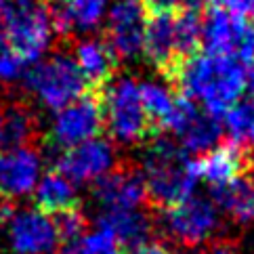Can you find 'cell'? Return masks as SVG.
Wrapping results in <instances>:
<instances>
[{"label":"cell","instance_id":"obj_8","mask_svg":"<svg viewBox=\"0 0 254 254\" xmlns=\"http://www.w3.org/2000/svg\"><path fill=\"white\" fill-rule=\"evenodd\" d=\"M103 130L101 101L93 95H82L74 103L55 112L49 124V139L61 151L78 147L90 139H97Z\"/></svg>","mask_w":254,"mask_h":254},{"label":"cell","instance_id":"obj_2","mask_svg":"<svg viewBox=\"0 0 254 254\" xmlns=\"http://www.w3.org/2000/svg\"><path fill=\"white\" fill-rule=\"evenodd\" d=\"M139 175L145 185V195L156 206H162V210L193 195L199 181L195 160L168 137H153L145 145Z\"/></svg>","mask_w":254,"mask_h":254},{"label":"cell","instance_id":"obj_18","mask_svg":"<svg viewBox=\"0 0 254 254\" xmlns=\"http://www.w3.org/2000/svg\"><path fill=\"white\" fill-rule=\"evenodd\" d=\"M110 0H59L53 8L55 30L63 36L76 32H93L105 21Z\"/></svg>","mask_w":254,"mask_h":254},{"label":"cell","instance_id":"obj_26","mask_svg":"<svg viewBox=\"0 0 254 254\" xmlns=\"http://www.w3.org/2000/svg\"><path fill=\"white\" fill-rule=\"evenodd\" d=\"M59 254H122V250H120V244L110 233L97 229V231L84 233L74 244H67Z\"/></svg>","mask_w":254,"mask_h":254},{"label":"cell","instance_id":"obj_25","mask_svg":"<svg viewBox=\"0 0 254 254\" xmlns=\"http://www.w3.org/2000/svg\"><path fill=\"white\" fill-rule=\"evenodd\" d=\"M177 23V40H179V53L181 59H189L195 55L197 47L202 44V17L193 8H185L181 13H175Z\"/></svg>","mask_w":254,"mask_h":254},{"label":"cell","instance_id":"obj_23","mask_svg":"<svg viewBox=\"0 0 254 254\" xmlns=\"http://www.w3.org/2000/svg\"><path fill=\"white\" fill-rule=\"evenodd\" d=\"M36 134V116L25 105H8L2 112V145L21 147L30 145Z\"/></svg>","mask_w":254,"mask_h":254},{"label":"cell","instance_id":"obj_29","mask_svg":"<svg viewBox=\"0 0 254 254\" xmlns=\"http://www.w3.org/2000/svg\"><path fill=\"white\" fill-rule=\"evenodd\" d=\"M216 8L235 17H248L254 13V0H216Z\"/></svg>","mask_w":254,"mask_h":254},{"label":"cell","instance_id":"obj_27","mask_svg":"<svg viewBox=\"0 0 254 254\" xmlns=\"http://www.w3.org/2000/svg\"><path fill=\"white\" fill-rule=\"evenodd\" d=\"M25 63L17 53L11 49V44H8L2 36H0V82L4 84H13L17 80H21L25 76Z\"/></svg>","mask_w":254,"mask_h":254},{"label":"cell","instance_id":"obj_7","mask_svg":"<svg viewBox=\"0 0 254 254\" xmlns=\"http://www.w3.org/2000/svg\"><path fill=\"white\" fill-rule=\"evenodd\" d=\"M202 47L210 55L229 57L244 63L254 61V25L246 17H235L210 8L202 19Z\"/></svg>","mask_w":254,"mask_h":254},{"label":"cell","instance_id":"obj_12","mask_svg":"<svg viewBox=\"0 0 254 254\" xmlns=\"http://www.w3.org/2000/svg\"><path fill=\"white\" fill-rule=\"evenodd\" d=\"M118 151L110 139L97 137L78 147L61 151L57 156L55 170L67 177L71 183H97L99 179L116 168Z\"/></svg>","mask_w":254,"mask_h":254},{"label":"cell","instance_id":"obj_14","mask_svg":"<svg viewBox=\"0 0 254 254\" xmlns=\"http://www.w3.org/2000/svg\"><path fill=\"white\" fill-rule=\"evenodd\" d=\"M93 197L103 210H137L147 195L139 170L116 166L93 185Z\"/></svg>","mask_w":254,"mask_h":254},{"label":"cell","instance_id":"obj_6","mask_svg":"<svg viewBox=\"0 0 254 254\" xmlns=\"http://www.w3.org/2000/svg\"><path fill=\"white\" fill-rule=\"evenodd\" d=\"M160 227L170 240L185 248H197L221 229V210L206 195H189L160 212Z\"/></svg>","mask_w":254,"mask_h":254},{"label":"cell","instance_id":"obj_5","mask_svg":"<svg viewBox=\"0 0 254 254\" xmlns=\"http://www.w3.org/2000/svg\"><path fill=\"white\" fill-rule=\"evenodd\" d=\"M103 128L120 145H137L147 139L149 118L143 110L139 82L130 76H118L105 84L101 97Z\"/></svg>","mask_w":254,"mask_h":254},{"label":"cell","instance_id":"obj_36","mask_svg":"<svg viewBox=\"0 0 254 254\" xmlns=\"http://www.w3.org/2000/svg\"><path fill=\"white\" fill-rule=\"evenodd\" d=\"M0 145H2V112H0Z\"/></svg>","mask_w":254,"mask_h":254},{"label":"cell","instance_id":"obj_30","mask_svg":"<svg viewBox=\"0 0 254 254\" xmlns=\"http://www.w3.org/2000/svg\"><path fill=\"white\" fill-rule=\"evenodd\" d=\"M181 4V0H143V6L151 13H172Z\"/></svg>","mask_w":254,"mask_h":254},{"label":"cell","instance_id":"obj_24","mask_svg":"<svg viewBox=\"0 0 254 254\" xmlns=\"http://www.w3.org/2000/svg\"><path fill=\"white\" fill-rule=\"evenodd\" d=\"M223 128L229 134L231 143L238 147L254 143V99H244L235 103L223 116Z\"/></svg>","mask_w":254,"mask_h":254},{"label":"cell","instance_id":"obj_19","mask_svg":"<svg viewBox=\"0 0 254 254\" xmlns=\"http://www.w3.org/2000/svg\"><path fill=\"white\" fill-rule=\"evenodd\" d=\"M71 57H74L80 74L84 76L86 84H107L114 80L118 59L105 40L93 38V36L78 40Z\"/></svg>","mask_w":254,"mask_h":254},{"label":"cell","instance_id":"obj_21","mask_svg":"<svg viewBox=\"0 0 254 254\" xmlns=\"http://www.w3.org/2000/svg\"><path fill=\"white\" fill-rule=\"evenodd\" d=\"M212 202L235 223L254 221V177L242 175L231 183L212 189Z\"/></svg>","mask_w":254,"mask_h":254},{"label":"cell","instance_id":"obj_9","mask_svg":"<svg viewBox=\"0 0 254 254\" xmlns=\"http://www.w3.org/2000/svg\"><path fill=\"white\" fill-rule=\"evenodd\" d=\"M164 128L172 132L175 141L187 153H199V156L214 149L223 134L221 120L206 114L197 103L185 97H177L175 112L168 118Z\"/></svg>","mask_w":254,"mask_h":254},{"label":"cell","instance_id":"obj_13","mask_svg":"<svg viewBox=\"0 0 254 254\" xmlns=\"http://www.w3.org/2000/svg\"><path fill=\"white\" fill-rule=\"evenodd\" d=\"M42 175V156L32 145L0 151V195L8 202L32 195Z\"/></svg>","mask_w":254,"mask_h":254},{"label":"cell","instance_id":"obj_34","mask_svg":"<svg viewBox=\"0 0 254 254\" xmlns=\"http://www.w3.org/2000/svg\"><path fill=\"white\" fill-rule=\"evenodd\" d=\"M185 2L189 4V8H193V11H195V8H199V6L208 4V2H210V0H185Z\"/></svg>","mask_w":254,"mask_h":254},{"label":"cell","instance_id":"obj_22","mask_svg":"<svg viewBox=\"0 0 254 254\" xmlns=\"http://www.w3.org/2000/svg\"><path fill=\"white\" fill-rule=\"evenodd\" d=\"M139 93H141V103L143 110L147 114L149 122H158L162 128L168 122V118L175 112L177 97L170 90V86L162 80H143L139 82Z\"/></svg>","mask_w":254,"mask_h":254},{"label":"cell","instance_id":"obj_3","mask_svg":"<svg viewBox=\"0 0 254 254\" xmlns=\"http://www.w3.org/2000/svg\"><path fill=\"white\" fill-rule=\"evenodd\" d=\"M53 8L47 0H8L0 17V36L25 63H38L55 40Z\"/></svg>","mask_w":254,"mask_h":254},{"label":"cell","instance_id":"obj_31","mask_svg":"<svg viewBox=\"0 0 254 254\" xmlns=\"http://www.w3.org/2000/svg\"><path fill=\"white\" fill-rule=\"evenodd\" d=\"M130 254H172V250H168L164 244H158V242H149V244H143V246L134 248Z\"/></svg>","mask_w":254,"mask_h":254},{"label":"cell","instance_id":"obj_32","mask_svg":"<svg viewBox=\"0 0 254 254\" xmlns=\"http://www.w3.org/2000/svg\"><path fill=\"white\" fill-rule=\"evenodd\" d=\"M246 93H248V99H254V61L248 63L246 67Z\"/></svg>","mask_w":254,"mask_h":254},{"label":"cell","instance_id":"obj_28","mask_svg":"<svg viewBox=\"0 0 254 254\" xmlns=\"http://www.w3.org/2000/svg\"><path fill=\"white\" fill-rule=\"evenodd\" d=\"M55 225H57V231H59V240L67 242V244H74L86 233L88 221H86V214L82 210L74 208V210L57 214Z\"/></svg>","mask_w":254,"mask_h":254},{"label":"cell","instance_id":"obj_20","mask_svg":"<svg viewBox=\"0 0 254 254\" xmlns=\"http://www.w3.org/2000/svg\"><path fill=\"white\" fill-rule=\"evenodd\" d=\"M32 195L36 208L44 214H63L67 210H74L78 204L76 185L57 170L44 172Z\"/></svg>","mask_w":254,"mask_h":254},{"label":"cell","instance_id":"obj_11","mask_svg":"<svg viewBox=\"0 0 254 254\" xmlns=\"http://www.w3.org/2000/svg\"><path fill=\"white\" fill-rule=\"evenodd\" d=\"M6 240L15 254H53L61 242L55 219L38 208H19L8 214Z\"/></svg>","mask_w":254,"mask_h":254},{"label":"cell","instance_id":"obj_1","mask_svg":"<svg viewBox=\"0 0 254 254\" xmlns=\"http://www.w3.org/2000/svg\"><path fill=\"white\" fill-rule=\"evenodd\" d=\"M170 74L183 97L202 103V110L216 120L240 103L246 93V67L229 57L199 53L181 61Z\"/></svg>","mask_w":254,"mask_h":254},{"label":"cell","instance_id":"obj_10","mask_svg":"<svg viewBox=\"0 0 254 254\" xmlns=\"http://www.w3.org/2000/svg\"><path fill=\"white\" fill-rule=\"evenodd\" d=\"M145 6L141 0H116L105 17L107 47L116 59L134 61L143 55L145 38Z\"/></svg>","mask_w":254,"mask_h":254},{"label":"cell","instance_id":"obj_15","mask_svg":"<svg viewBox=\"0 0 254 254\" xmlns=\"http://www.w3.org/2000/svg\"><path fill=\"white\" fill-rule=\"evenodd\" d=\"M143 55L160 69H175L183 59L179 53L175 13H153L145 23Z\"/></svg>","mask_w":254,"mask_h":254},{"label":"cell","instance_id":"obj_35","mask_svg":"<svg viewBox=\"0 0 254 254\" xmlns=\"http://www.w3.org/2000/svg\"><path fill=\"white\" fill-rule=\"evenodd\" d=\"M6 2H8V0H0V17H2V13H4V6H6Z\"/></svg>","mask_w":254,"mask_h":254},{"label":"cell","instance_id":"obj_17","mask_svg":"<svg viewBox=\"0 0 254 254\" xmlns=\"http://www.w3.org/2000/svg\"><path fill=\"white\" fill-rule=\"evenodd\" d=\"M97 227L110 233L120 246L134 250L143 244H149L153 223L143 208H137V210H103L97 219Z\"/></svg>","mask_w":254,"mask_h":254},{"label":"cell","instance_id":"obj_33","mask_svg":"<svg viewBox=\"0 0 254 254\" xmlns=\"http://www.w3.org/2000/svg\"><path fill=\"white\" fill-rule=\"evenodd\" d=\"M208 254H235V248L231 246V244H227V242H219V244H214V246L210 248Z\"/></svg>","mask_w":254,"mask_h":254},{"label":"cell","instance_id":"obj_4","mask_svg":"<svg viewBox=\"0 0 254 254\" xmlns=\"http://www.w3.org/2000/svg\"><path fill=\"white\" fill-rule=\"evenodd\" d=\"M25 88L42 107L53 112L63 110L86 95V80L76 61L67 53H53L25 71Z\"/></svg>","mask_w":254,"mask_h":254},{"label":"cell","instance_id":"obj_16","mask_svg":"<svg viewBox=\"0 0 254 254\" xmlns=\"http://www.w3.org/2000/svg\"><path fill=\"white\" fill-rule=\"evenodd\" d=\"M244 166H246V156H244L242 147L233 143L216 145L214 149L195 160L197 179L208 183L212 189H219L242 177Z\"/></svg>","mask_w":254,"mask_h":254}]
</instances>
